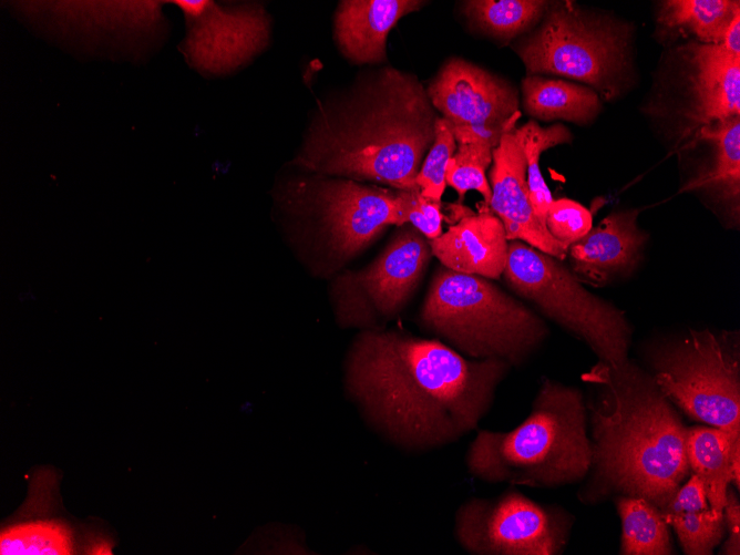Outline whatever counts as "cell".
Listing matches in <instances>:
<instances>
[{"mask_svg": "<svg viewBox=\"0 0 740 555\" xmlns=\"http://www.w3.org/2000/svg\"><path fill=\"white\" fill-rule=\"evenodd\" d=\"M686 555H711L726 537L722 511H701L664 516Z\"/></svg>", "mask_w": 740, "mask_h": 555, "instance_id": "obj_28", "label": "cell"}, {"mask_svg": "<svg viewBox=\"0 0 740 555\" xmlns=\"http://www.w3.org/2000/svg\"><path fill=\"white\" fill-rule=\"evenodd\" d=\"M575 517L563 506L543 504L508 487L495 497H470L456 510L454 536L475 555H558Z\"/></svg>", "mask_w": 740, "mask_h": 555, "instance_id": "obj_11", "label": "cell"}, {"mask_svg": "<svg viewBox=\"0 0 740 555\" xmlns=\"http://www.w3.org/2000/svg\"><path fill=\"white\" fill-rule=\"evenodd\" d=\"M426 3L422 0L340 1L333 17V38L339 51L353 64L384 63L392 28Z\"/></svg>", "mask_w": 740, "mask_h": 555, "instance_id": "obj_17", "label": "cell"}, {"mask_svg": "<svg viewBox=\"0 0 740 555\" xmlns=\"http://www.w3.org/2000/svg\"><path fill=\"white\" fill-rule=\"evenodd\" d=\"M432 256L429 240L418 229L399 226L371 263L333 277L330 299L337 323L360 330L383 328L405 308Z\"/></svg>", "mask_w": 740, "mask_h": 555, "instance_id": "obj_10", "label": "cell"}, {"mask_svg": "<svg viewBox=\"0 0 740 555\" xmlns=\"http://www.w3.org/2000/svg\"><path fill=\"white\" fill-rule=\"evenodd\" d=\"M739 1L668 0L660 2L658 22L693 34L699 43L720 44L734 18Z\"/></svg>", "mask_w": 740, "mask_h": 555, "instance_id": "obj_24", "label": "cell"}, {"mask_svg": "<svg viewBox=\"0 0 740 555\" xmlns=\"http://www.w3.org/2000/svg\"><path fill=\"white\" fill-rule=\"evenodd\" d=\"M425 89L435 111L452 127L514 129L521 115L512 83L461 56L444 60Z\"/></svg>", "mask_w": 740, "mask_h": 555, "instance_id": "obj_12", "label": "cell"}, {"mask_svg": "<svg viewBox=\"0 0 740 555\" xmlns=\"http://www.w3.org/2000/svg\"><path fill=\"white\" fill-rule=\"evenodd\" d=\"M731 436L721 429L709 425L688 428L686 453L690 472L705 485L709 506L722 511L726 494L731 485Z\"/></svg>", "mask_w": 740, "mask_h": 555, "instance_id": "obj_22", "label": "cell"}, {"mask_svg": "<svg viewBox=\"0 0 740 555\" xmlns=\"http://www.w3.org/2000/svg\"><path fill=\"white\" fill-rule=\"evenodd\" d=\"M638 214L636 208L613 212L568 247L571 270L582 282L604 286L636 269L648 239Z\"/></svg>", "mask_w": 740, "mask_h": 555, "instance_id": "obj_15", "label": "cell"}, {"mask_svg": "<svg viewBox=\"0 0 740 555\" xmlns=\"http://www.w3.org/2000/svg\"><path fill=\"white\" fill-rule=\"evenodd\" d=\"M720 45L732 55L740 56V13L730 22Z\"/></svg>", "mask_w": 740, "mask_h": 555, "instance_id": "obj_34", "label": "cell"}, {"mask_svg": "<svg viewBox=\"0 0 740 555\" xmlns=\"http://www.w3.org/2000/svg\"><path fill=\"white\" fill-rule=\"evenodd\" d=\"M429 243L432 255L445 268L489 279L502 277L508 239L501 219L489 206L463 216Z\"/></svg>", "mask_w": 740, "mask_h": 555, "instance_id": "obj_16", "label": "cell"}, {"mask_svg": "<svg viewBox=\"0 0 740 555\" xmlns=\"http://www.w3.org/2000/svg\"><path fill=\"white\" fill-rule=\"evenodd\" d=\"M628 42L626 27L593 19L566 0L549 1L536 27L511 47L527 74L575 80L610 100L628 65Z\"/></svg>", "mask_w": 740, "mask_h": 555, "instance_id": "obj_8", "label": "cell"}, {"mask_svg": "<svg viewBox=\"0 0 740 555\" xmlns=\"http://www.w3.org/2000/svg\"><path fill=\"white\" fill-rule=\"evenodd\" d=\"M493 150L482 142L458 144L446 166L445 183L455 189L460 201L469 191H475L489 205L492 191L485 173L492 164Z\"/></svg>", "mask_w": 740, "mask_h": 555, "instance_id": "obj_27", "label": "cell"}, {"mask_svg": "<svg viewBox=\"0 0 740 555\" xmlns=\"http://www.w3.org/2000/svg\"><path fill=\"white\" fill-rule=\"evenodd\" d=\"M490 209L501 219L508 240H521L559 260L568 248L557 241L536 217L526 181V158L514 135L503 134L493 150L489 174Z\"/></svg>", "mask_w": 740, "mask_h": 555, "instance_id": "obj_14", "label": "cell"}, {"mask_svg": "<svg viewBox=\"0 0 740 555\" xmlns=\"http://www.w3.org/2000/svg\"><path fill=\"white\" fill-rule=\"evenodd\" d=\"M521 88L523 109L535 120H564L583 125L602 109L600 99L592 88L567 80L526 74Z\"/></svg>", "mask_w": 740, "mask_h": 555, "instance_id": "obj_20", "label": "cell"}, {"mask_svg": "<svg viewBox=\"0 0 740 555\" xmlns=\"http://www.w3.org/2000/svg\"><path fill=\"white\" fill-rule=\"evenodd\" d=\"M0 543L2 555H64L74 551L71 528L53 520L14 524L1 533Z\"/></svg>", "mask_w": 740, "mask_h": 555, "instance_id": "obj_26", "label": "cell"}, {"mask_svg": "<svg viewBox=\"0 0 740 555\" xmlns=\"http://www.w3.org/2000/svg\"><path fill=\"white\" fill-rule=\"evenodd\" d=\"M186 51L195 66L210 72L236 68L260 51L269 39V20L260 6L224 10L208 1L186 18Z\"/></svg>", "mask_w": 740, "mask_h": 555, "instance_id": "obj_13", "label": "cell"}, {"mask_svg": "<svg viewBox=\"0 0 740 555\" xmlns=\"http://www.w3.org/2000/svg\"><path fill=\"white\" fill-rule=\"evenodd\" d=\"M286 198L308 222L314 267L326 277L397 226L395 189L386 186L315 174L289 186Z\"/></svg>", "mask_w": 740, "mask_h": 555, "instance_id": "obj_9", "label": "cell"}, {"mask_svg": "<svg viewBox=\"0 0 740 555\" xmlns=\"http://www.w3.org/2000/svg\"><path fill=\"white\" fill-rule=\"evenodd\" d=\"M458 148L450 123L439 116L435 122L434 140L415 176V184L428 198L441 201L444 193L445 171L450 158Z\"/></svg>", "mask_w": 740, "mask_h": 555, "instance_id": "obj_29", "label": "cell"}, {"mask_svg": "<svg viewBox=\"0 0 740 555\" xmlns=\"http://www.w3.org/2000/svg\"><path fill=\"white\" fill-rule=\"evenodd\" d=\"M621 523L619 554L671 555L675 548L661 511L639 496L614 499Z\"/></svg>", "mask_w": 740, "mask_h": 555, "instance_id": "obj_23", "label": "cell"}, {"mask_svg": "<svg viewBox=\"0 0 740 555\" xmlns=\"http://www.w3.org/2000/svg\"><path fill=\"white\" fill-rule=\"evenodd\" d=\"M692 104L688 116L693 133L740 116V56L720 44L690 43Z\"/></svg>", "mask_w": 740, "mask_h": 555, "instance_id": "obj_18", "label": "cell"}, {"mask_svg": "<svg viewBox=\"0 0 740 555\" xmlns=\"http://www.w3.org/2000/svg\"><path fill=\"white\" fill-rule=\"evenodd\" d=\"M514 135L526 158V181L533 210L545 226L546 214L553 197L541 172V155L551 147L571 143L572 133L562 123L543 127L535 120H530L522 126L515 127Z\"/></svg>", "mask_w": 740, "mask_h": 555, "instance_id": "obj_25", "label": "cell"}, {"mask_svg": "<svg viewBox=\"0 0 740 555\" xmlns=\"http://www.w3.org/2000/svg\"><path fill=\"white\" fill-rule=\"evenodd\" d=\"M546 0H464L459 13L469 31L508 44L527 33L543 18Z\"/></svg>", "mask_w": 740, "mask_h": 555, "instance_id": "obj_21", "label": "cell"}, {"mask_svg": "<svg viewBox=\"0 0 740 555\" xmlns=\"http://www.w3.org/2000/svg\"><path fill=\"white\" fill-rule=\"evenodd\" d=\"M545 226L557 241L568 248L590 230L593 216L576 201L553 199L546 214Z\"/></svg>", "mask_w": 740, "mask_h": 555, "instance_id": "obj_31", "label": "cell"}, {"mask_svg": "<svg viewBox=\"0 0 740 555\" xmlns=\"http://www.w3.org/2000/svg\"><path fill=\"white\" fill-rule=\"evenodd\" d=\"M502 277L542 316L585 342L599 362L618 366L629 359L633 329L625 312L586 289L563 260L508 240Z\"/></svg>", "mask_w": 740, "mask_h": 555, "instance_id": "obj_6", "label": "cell"}, {"mask_svg": "<svg viewBox=\"0 0 740 555\" xmlns=\"http://www.w3.org/2000/svg\"><path fill=\"white\" fill-rule=\"evenodd\" d=\"M590 463L584 394L549 378L542 379L521 424L477 431L465 454L469 472L483 482L545 489L584 481Z\"/></svg>", "mask_w": 740, "mask_h": 555, "instance_id": "obj_4", "label": "cell"}, {"mask_svg": "<svg viewBox=\"0 0 740 555\" xmlns=\"http://www.w3.org/2000/svg\"><path fill=\"white\" fill-rule=\"evenodd\" d=\"M727 537L722 541L720 554H740V501L737 491L729 486L722 508Z\"/></svg>", "mask_w": 740, "mask_h": 555, "instance_id": "obj_33", "label": "cell"}, {"mask_svg": "<svg viewBox=\"0 0 740 555\" xmlns=\"http://www.w3.org/2000/svg\"><path fill=\"white\" fill-rule=\"evenodd\" d=\"M740 117V116H739ZM732 117L693 133L692 142L707 141L713 146L710 165L688 182L687 191H702L729 207L731 217L739 216L740 197V119Z\"/></svg>", "mask_w": 740, "mask_h": 555, "instance_id": "obj_19", "label": "cell"}, {"mask_svg": "<svg viewBox=\"0 0 740 555\" xmlns=\"http://www.w3.org/2000/svg\"><path fill=\"white\" fill-rule=\"evenodd\" d=\"M420 326L470 359L523 364L546 340L544 318L494 284L440 265L419 311Z\"/></svg>", "mask_w": 740, "mask_h": 555, "instance_id": "obj_5", "label": "cell"}, {"mask_svg": "<svg viewBox=\"0 0 740 555\" xmlns=\"http://www.w3.org/2000/svg\"><path fill=\"white\" fill-rule=\"evenodd\" d=\"M650 368L659 390L678 411L740 435L738 331L689 329L655 347Z\"/></svg>", "mask_w": 740, "mask_h": 555, "instance_id": "obj_7", "label": "cell"}, {"mask_svg": "<svg viewBox=\"0 0 740 555\" xmlns=\"http://www.w3.org/2000/svg\"><path fill=\"white\" fill-rule=\"evenodd\" d=\"M583 380L596 387L586 402L592 463L578 499L599 504L639 496L665 508L688 479V426L652 376L631 360L599 362Z\"/></svg>", "mask_w": 740, "mask_h": 555, "instance_id": "obj_3", "label": "cell"}, {"mask_svg": "<svg viewBox=\"0 0 740 555\" xmlns=\"http://www.w3.org/2000/svg\"><path fill=\"white\" fill-rule=\"evenodd\" d=\"M512 367L470 359L436 338L397 329H364L343 364L348 397L393 444L429 451L475 430Z\"/></svg>", "mask_w": 740, "mask_h": 555, "instance_id": "obj_1", "label": "cell"}, {"mask_svg": "<svg viewBox=\"0 0 740 555\" xmlns=\"http://www.w3.org/2000/svg\"><path fill=\"white\" fill-rule=\"evenodd\" d=\"M439 116L415 74L367 69L320 103L294 163L317 175L417 189Z\"/></svg>", "mask_w": 740, "mask_h": 555, "instance_id": "obj_2", "label": "cell"}, {"mask_svg": "<svg viewBox=\"0 0 740 555\" xmlns=\"http://www.w3.org/2000/svg\"><path fill=\"white\" fill-rule=\"evenodd\" d=\"M33 298H34V295L30 290L23 291L19 296V299H21V300L33 299Z\"/></svg>", "mask_w": 740, "mask_h": 555, "instance_id": "obj_36", "label": "cell"}, {"mask_svg": "<svg viewBox=\"0 0 740 555\" xmlns=\"http://www.w3.org/2000/svg\"><path fill=\"white\" fill-rule=\"evenodd\" d=\"M397 227L412 225L428 240L442 234V202L423 196L417 189H395Z\"/></svg>", "mask_w": 740, "mask_h": 555, "instance_id": "obj_30", "label": "cell"}, {"mask_svg": "<svg viewBox=\"0 0 740 555\" xmlns=\"http://www.w3.org/2000/svg\"><path fill=\"white\" fill-rule=\"evenodd\" d=\"M730 472L731 486L738 492L740 490V436H737L731 441Z\"/></svg>", "mask_w": 740, "mask_h": 555, "instance_id": "obj_35", "label": "cell"}, {"mask_svg": "<svg viewBox=\"0 0 740 555\" xmlns=\"http://www.w3.org/2000/svg\"><path fill=\"white\" fill-rule=\"evenodd\" d=\"M709 507L707 493L701 480L693 473L677 489L661 510L664 516L697 512Z\"/></svg>", "mask_w": 740, "mask_h": 555, "instance_id": "obj_32", "label": "cell"}]
</instances>
